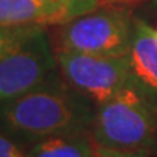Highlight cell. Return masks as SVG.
I'll list each match as a JSON object with an SVG mask.
<instances>
[{
  "mask_svg": "<svg viewBox=\"0 0 157 157\" xmlns=\"http://www.w3.org/2000/svg\"><path fill=\"white\" fill-rule=\"evenodd\" d=\"M102 6L99 0H0V26H58Z\"/></svg>",
  "mask_w": 157,
  "mask_h": 157,
  "instance_id": "cell-6",
  "label": "cell"
},
{
  "mask_svg": "<svg viewBox=\"0 0 157 157\" xmlns=\"http://www.w3.org/2000/svg\"><path fill=\"white\" fill-rule=\"evenodd\" d=\"M96 141L90 131L57 134L25 147L26 157H96Z\"/></svg>",
  "mask_w": 157,
  "mask_h": 157,
  "instance_id": "cell-8",
  "label": "cell"
},
{
  "mask_svg": "<svg viewBox=\"0 0 157 157\" xmlns=\"http://www.w3.org/2000/svg\"><path fill=\"white\" fill-rule=\"evenodd\" d=\"M134 19L125 7L108 6L58 25L54 51L125 57L132 41Z\"/></svg>",
  "mask_w": 157,
  "mask_h": 157,
  "instance_id": "cell-3",
  "label": "cell"
},
{
  "mask_svg": "<svg viewBox=\"0 0 157 157\" xmlns=\"http://www.w3.org/2000/svg\"><path fill=\"white\" fill-rule=\"evenodd\" d=\"M154 2H156V3H157V0H154Z\"/></svg>",
  "mask_w": 157,
  "mask_h": 157,
  "instance_id": "cell-13",
  "label": "cell"
},
{
  "mask_svg": "<svg viewBox=\"0 0 157 157\" xmlns=\"http://www.w3.org/2000/svg\"><path fill=\"white\" fill-rule=\"evenodd\" d=\"M58 71L71 87L99 106L131 82L128 57L54 51Z\"/></svg>",
  "mask_w": 157,
  "mask_h": 157,
  "instance_id": "cell-5",
  "label": "cell"
},
{
  "mask_svg": "<svg viewBox=\"0 0 157 157\" xmlns=\"http://www.w3.org/2000/svg\"><path fill=\"white\" fill-rule=\"evenodd\" d=\"M39 25H28V26H0V57L10 48L16 41L25 36L29 31Z\"/></svg>",
  "mask_w": 157,
  "mask_h": 157,
  "instance_id": "cell-9",
  "label": "cell"
},
{
  "mask_svg": "<svg viewBox=\"0 0 157 157\" xmlns=\"http://www.w3.org/2000/svg\"><path fill=\"white\" fill-rule=\"evenodd\" d=\"M96 157H157V153L148 151H125V150H113L108 147H96Z\"/></svg>",
  "mask_w": 157,
  "mask_h": 157,
  "instance_id": "cell-10",
  "label": "cell"
},
{
  "mask_svg": "<svg viewBox=\"0 0 157 157\" xmlns=\"http://www.w3.org/2000/svg\"><path fill=\"white\" fill-rule=\"evenodd\" d=\"M131 83L157 101V31L135 17L128 52Z\"/></svg>",
  "mask_w": 157,
  "mask_h": 157,
  "instance_id": "cell-7",
  "label": "cell"
},
{
  "mask_svg": "<svg viewBox=\"0 0 157 157\" xmlns=\"http://www.w3.org/2000/svg\"><path fill=\"white\" fill-rule=\"evenodd\" d=\"M99 2L105 6H115V5H128V3H132L135 0H99Z\"/></svg>",
  "mask_w": 157,
  "mask_h": 157,
  "instance_id": "cell-12",
  "label": "cell"
},
{
  "mask_svg": "<svg viewBox=\"0 0 157 157\" xmlns=\"http://www.w3.org/2000/svg\"><path fill=\"white\" fill-rule=\"evenodd\" d=\"M90 132L98 146L157 153V101L129 82L96 106Z\"/></svg>",
  "mask_w": 157,
  "mask_h": 157,
  "instance_id": "cell-2",
  "label": "cell"
},
{
  "mask_svg": "<svg viewBox=\"0 0 157 157\" xmlns=\"http://www.w3.org/2000/svg\"><path fill=\"white\" fill-rule=\"evenodd\" d=\"M0 157H26L22 146L0 132Z\"/></svg>",
  "mask_w": 157,
  "mask_h": 157,
  "instance_id": "cell-11",
  "label": "cell"
},
{
  "mask_svg": "<svg viewBox=\"0 0 157 157\" xmlns=\"http://www.w3.org/2000/svg\"><path fill=\"white\" fill-rule=\"evenodd\" d=\"M96 105L60 71L10 101L0 102V132L28 147L57 134L90 131Z\"/></svg>",
  "mask_w": 157,
  "mask_h": 157,
  "instance_id": "cell-1",
  "label": "cell"
},
{
  "mask_svg": "<svg viewBox=\"0 0 157 157\" xmlns=\"http://www.w3.org/2000/svg\"><path fill=\"white\" fill-rule=\"evenodd\" d=\"M58 71L45 26H35L0 57V102L26 93Z\"/></svg>",
  "mask_w": 157,
  "mask_h": 157,
  "instance_id": "cell-4",
  "label": "cell"
}]
</instances>
